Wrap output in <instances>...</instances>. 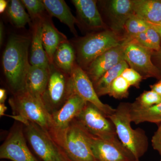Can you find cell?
I'll return each instance as SVG.
<instances>
[{"label": "cell", "instance_id": "484cf974", "mask_svg": "<svg viewBox=\"0 0 161 161\" xmlns=\"http://www.w3.org/2000/svg\"><path fill=\"white\" fill-rule=\"evenodd\" d=\"M150 26L149 23L134 14L125 24L124 30L125 35L124 37V41L129 42L136 35L147 31Z\"/></svg>", "mask_w": 161, "mask_h": 161}, {"label": "cell", "instance_id": "9c48e42d", "mask_svg": "<svg viewBox=\"0 0 161 161\" xmlns=\"http://www.w3.org/2000/svg\"><path fill=\"white\" fill-rule=\"evenodd\" d=\"M23 125L12 127L0 147V158L10 161H39L32 153L26 143Z\"/></svg>", "mask_w": 161, "mask_h": 161}, {"label": "cell", "instance_id": "4fadbf2b", "mask_svg": "<svg viewBox=\"0 0 161 161\" xmlns=\"http://www.w3.org/2000/svg\"><path fill=\"white\" fill-rule=\"evenodd\" d=\"M125 47L123 41L120 45L105 52L90 64L85 71L93 84L105 73L125 60Z\"/></svg>", "mask_w": 161, "mask_h": 161}, {"label": "cell", "instance_id": "ffe728a7", "mask_svg": "<svg viewBox=\"0 0 161 161\" xmlns=\"http://www.w3.org/2000/svg\"><path fill=\"white\" fill-rule=\"evenodd\" d=\"M46 11L50 16L54 17L65 24L70 31L77 36L75 25H79L77 18L72 14L69 7L64 0H43Z\"/></svg>", "mask_w": 161, "mask_h": 161}, {"label": "cell", "instance_id": "e0dca14e", "mask_svg": "<svg viewBox=\"0 0 161 161\" xmlns=\"http://www.w3.org/2000/svg\"><path fill=\"white\" fill-rule=\"evenodd\" d=\"M107 12L112 30L118 32L124 29L129 18L134 14L132 0H112L108 2Z\"/></svg>", "mask_w": 161, "mask_h": 161}, {"label": "cell", "instance_id": "f1b7e54d", "mask_svg": "<svg viewBox=\"0 0 161 161\" xmlns=\"http://www.w3.org/2000/svg\"><path fill=\"white\" fill-rule=\"evenodd\" d=\"M23 6L27 9L32 21L43 17L46 10L43 1L41 0H22Z\"/></svg>", "mask_w": 161, "mask_h": 161}, {"label": "cell", "instance_id": "60d3db41", "mask_svg": "<svg viewBox=\"0 0 161 161\" xmlns=\"http://www.w3.org/2000/svg\"><path fill=\"white\" fill-rule=\"evenodd\" d=\"M1 161H10L9 160H2Z\"/></svg>", "mask_w": 161, "mask_h": 161}, {"label": "cell", "instance_id": "44dd1931", "mask_svg": "<svg viewBox=\"0 0 161 161\" xmlns=\"http://www.w3.org/2000/svg\"><path fill=\"white\" fill-rule=\"evenodd\" d=\"M134 14L149 24L161 21V1L132 0Z\"/></svg>", "mask_w": 161, "mask_h": 161}, {"label": "cell", "instance_id": "f35d334b", "mask_svg": "<svg viewBox=\"0 0 161 161\" xmlns=\"http://www.w3.org/2000/svg\"><path fill=\"white\" fill-rule=\"evenodd\" d=\"M3 23H1L0 26V43L1 45L3 44Z\"/></svg>", "mask_w": 161, "mask_h": 161}, {"label": "cell", "instance_id": "e575fe53", "mask_svg": "<svg viewBox=\"0 0 161 161\" xmlns=\"http://www.w3.org/2000/svg\"><path fill=\"white\" fill-rule=\"evenodd\" d=\"M9 2L6 0H1L0 1V13H3L6 9H7L9 5Z\"/></svg>", "mask_w": 161, "mask_h": 161}, {"label": "cell", "instance_id": "d590c367", "mask_svg": "<svg viewBox=\"0 0 161 161\" xmlns=\"http://www.w3.org/2000/svg\"><path fill=\"white\" fill-rule=\"evenodd\" d=\"M7 98L6 90L3 88L0 89V103H5Z\"/></svg>", "mask_w": 161, "mask_h": 161}, {"label": "cell", "instance_id": "4dcf8cb0", "mask_svg": "<svg viewBox=\"0 0 161 161\" xmlns=\"http://www.w3.org/2000/svg\"><path fill=\"white\" fill-rule=\"evenodd\" d=\"M146 32L152 45L153 50L155 52L159 51L161 49V40L158 33L150 26Z\"/></svg>", "mask_w": 161, "mask_h": 161}, {"label": "cell", "instance_id": "f546056e", "mask_svg": "<svg viewBox=\"0 0 161 161\" xmlns=\"http://www.w3.org/2000/svg\"><path fill=\"white\" fill-rule=\"evenodd\" d=\"M121 76L128 81L130 86L139 88L140 85L142 80V76L137 71L131 68H127L122 73Z\"/></svg>", "mask_w": 161, "mask_h": 161}, {"label": "cell", "instance_id": "277c9868", "mask_svg": "<svg viewBox=\"0 0 161 161\" xmlns=\"http://www.w3.org/2000/svg\"><path fill=\"white\" fill-rule=\"evenodd\" d=\"M124 38L116 32L105 30L90 34L78 40L74 45L76 63L85 71L93 60L105 52L123 43Z\"/></svg>", "mask_w": 161, "mask_h": 161}, {"label": "cell", "instance_id": "836d02e7", "mask_svg": "<svg viewBox=\"0 0 161 161\" xmlns=\"http://www.w3.org/2000/svg\"><path fill=\"white\" fill-rule=\"evenodd\" d=\"M151 90L156 92L161 97V79L156 83L150 86Z\"/></svg>", "mask_w": 161, "mask_h": 161}, {"label": "cell", "instance_id": "74e56055", "mask_svg": "<svg viewBox=\"0 0 161 161\" xmlns=\"http://www.w3.org/2000/svg\"><path fill=\"white\" fill-rule=\"evenodd\" d=\"M7 108L5 105V103H0V116L1 117L5 115V112H6Z\"/></svg>", "mask_w": 161, "mask_h": 161}, {"label": "cell", "instance_id": "4316f807", "mask_svg": "<svg viewBox=\"0 0 161 161\" xmlns=\"http://www.w3.org/2000/svg\"><path fill=\"white\" fill-rule=\"evenodd\" d=\"M130 87L128 81L120 75L111 84L108 95L117 99L128 98Z\"/></svg>", "mask_w": 161, "mask_h": 161}, {"label": "cell", "instance_id": "6da1fadb", "mask_svg": "<svg viewBox=\"0 0 161 161\" xmlns=\"http://www.w3.org/2000/svg\"><path fill=\"white\" fill-rule=\"evenodd\" d=\"M31 38L23 35L9 36L3 56L4 75L13 95L25 91L27 73L31 66L29 50Z\"/></svg>", "mask_w": 161, "mask_h": 161}, {"label": "cell", "instance_id": "8992f818", "mask_svg": "<svg viewBox=\"0 0 161 161\" xmlns=\"http://www.w3.org/2000/svg\"><path fill=\"white\" fill-rule=\"evenodd\" d=\"M23 124L24 134L30 146L43 161H70L51 136L33 123L27 120Z\"/></svg>", "mask_w": 161, "mask_h": 161}, {"label": "cell", "instance_id": "cb8c5ba5", "mask_svg": "<svg viewBox=\"0 0 161 161\" xmlns=\"http://www.w3.org/2000/svg\"><path fill=\"white\" fill-rule=\"evenodd\" d=\"M130 111L132 122L136 125L144 122L161 123V103L146 108H134L130 103Z\"/></svg>", "mask_w": 161, "mask_h": 161}, {"label": "cell", "instance_id": "7bdbcfd3", "mask_svg": "<svg viewBox=\"0 0 161 161\" xmlns=\"http://www.w3.org/2000/svg\"></svg>", "mask_w": 161, "mask_h": 161}, {"label": "cell", "instance_id": "8fae6325", "mask_svg": "<svg viewBox=\"0 0 161 161\" xmlns=\"http://www.w3.org/2000/svg\"><path fill=\"white\" fill-rule=\"evenodd\" d=\"M70 77L74 93L80 96L86 102L97 107L108 117L114 113L115 108L103 103L100 100L95 92L94 84L86 72L77 63L73 69Z\"/></svg>", "mask_w": 161, "mask_h": 161}, {"label": "cell", "instance_id": "ab89813d", "mask_svg": "<svg viewBox=\"0 0 161 161\" xmlns=\"http://www.w3.org/2000/svg\"><path fill=\"white\" fill-rule=\"evenodd\" d=\"M156 53V56L157 57L158 60L159 62V63L161 64V49L158 52H155ZM161 79V72H160V80Z\"/></svg>", "mask_w": 161, "mask_h": 161}, {"label": "cell", "instance_id": "1f68e13d", "mask_svg": "<svg viewBox=\"0 0 161 161\" xmlns=\"http://www.w3.org/2000/svg\"><path fill=\"white\" fill-rule=\"evenodd\" d=\"M134 41L141 46L153 50L152 45L149 40V38L147 37L146 32L136 35L135 37L132 38V40H130V41Z\"/></svg>", "mask_w": 161, "mask_h": 161}, {"label": "cell", "instance_id": "30bf717a", "mask_svg": "<svg viewBox=\"0 0 161 161\" xmlns=\"http://www.w3.org/2000/svg\"><path fill=\"white\" fill-rule=\"evenodd\" d=\"M125 43V60L131 68L139 73L143 78H156L160 79V72L153 63L152 50L141 46L133 41Z\"/></svg>", "mask_w": 161, "mask_h": 161}, {"label": "cell", "instance_id": "d6986e66", "mask_svg": "<svg viewBox=\"0 0 161 161\" xmlns=\"http://www.w3.org/2000/svg\"><path fill=\"white\" fill-rule=\"evenodd\" d=\"M49 74V66L43 67L31 65L26 77L25 91L42 101L41 99L46 90Z\"/></svg>", "mask_w": 161, "mask_h": 161}, {"label": "cell", "instance_id": "ba28073f", "mask_svg": "<svg viewBox=\"0 0 161 161\" xmlns=\"http://www.w3.org/2000/svg\"><path fill=\"white\" fill-rule=\"evenodd\" d=\"M76 120L95 137L108 138L117 136L114 124L97 107L87 103Z\"/></svg>", "mask_w": 161, "mask_h": 161}, {"label": "cell", "instance_id": "7402d4cb", "mask_svg": "<svg viewBox=\"0 0 161 161\" xmlns=\"http://www.w3.org/2000/svg\"><path fill=\"white\" fill-rule=\"evenodd\" d=\"M53 63L60 70L70 75L77 63L75 47L68 40L58 47L54 55Z\"/></svg>", "mask_w": 161, "mask_h": 161}, {"label": "cell", "instance_id": "7c38bea8", "mask_svg": "<svg viewBox=\"0 0 161 161\" xmlns=\"http://www.w3.org/2000/svg\"><path fill=\"white\" fill-rule=\"evenodd\" d=\"M92 150L95 161H136L135 157L116 137L93 136Z\"/></svg>", "mask_w": 161, "mask_h": 161}, {"label": "cell", "instance_id": "d6a6232c", "mask_svg": "<svg viewBox=\"0 0 161 161\" xmlns=\"http://www.w3.org/2000/svg\"><path fill=\"white\" fill-rule=\"evenodd\" d=\"M151 143L153 148L158 151L161 158V123L152 136Z\"/></svg>", "mask_w": 161, "mask_h": 161}, {"label": "cell", "instance_id": "b9f144b4", "mask_svg": "<svg viewBox=\"0 0 161 161\" xmlns=\"http://www.w3.org/2000/svg\"><path fill=\"white\" fill-rule=\"evenodd\" d=\"M160 161H161V160H160Z\"/></svg>", "mask_w": 161, "mask_h": 161}, {"label": "cell", "instance_id": "ac0fdd59", "mask_svg": "<svg viewBox=\"0 0 161 161\" xmlns=\"http://www.w3.org/2000/svg\"><path fill=\"white\" fill-rule=\"evenodd\" d=\"M41 18L33 20L31 23L32 33L30 47L29 61L32 66L47 67L49 66L50 63L42 42Z\"/></svg>", "mask_w": 161, "mask_h": 161}, {"label": "cell", "instance_id": "603a6c76", "mask_svg": "<svg viewBox=\"0 0 161 161\" xmlns=\"http://www.w3.org/2000/svg\"><path fill=\"white\" fill-rule=\"evenodd\" d=\"M129 65L125 60H122L102 76L94 84L95 92L98 97L108 95L111 84L115 78L121 75L122 73Z\"/></svg>", "mask_w": 161, "mask_h": 161}, {"label": "cell", "instance_id": "8d00e7d4", "mask_svg": "<svg viewBox=\"0 0 161 161\" xmlns=\"http://www.w3.org/2000/svg\"><path fill=\"white\" fill-rule=\"evenodd\" d=\"M150 26H152L153 28L158 33L160 36L161 40V21L159 23H157V24H149Z\"/></svg>", "mask_w": 161, "mask_h": 161}, {"label": "cell", "instance_id": "7a4b0ae2", "mask_svg": "<svg viewBox=\"0 0 161 161\" xmlns=\"http://www.w3.org/2000/svg\"><path fill=\"white\" fill-rule=\"evenodd\" d=\"M108 118L114 124L117 137L121 142L136 160H139L148 150V137L142 129L134 130L131 126L130 103L119 104L114 113Z\"/></svg>", "mask_w": 161, "mask_h": 161}, {"label": "cell", "instance_id": "5b68a950", "mask_svg": "<svg viewBox=\"0 0 161 161\" xmlns=\"http://www.w3.org/2000/svg\"><path fill=\"white\" fill-rule=\"evenodd\" d=\"M9 104L13 112V118L19 122L27 120L33 123L52 135L53 128L51 115L42 101L24 91L13 95L9 99Z\"/></svg>", "mask_w": 161, "mask_h": 161}, {"label": "cell", "instance_id": "52a82bcc", "mask_svg": "<svg viewBox=\"0 0 161 161\" xmlns=\"http://www.w3.org/2000/svg\"><path fill=\"white\" fill-rule=\"evenodd\" d=\"M49 79L42 96V103L51 115L57 112L74 94L70 75L50 64Z\"/></svg>", "mask_w": 161, "mask_h": 161}, {"label": "cell", "instance_id": "2e32d148", "mask_svg": "<svg viewBox=\"0 0 161 161\" xmlns=\"http://www.w3.org/2000/svg\"><path fill=\"white\" fill-rule=\"evenodd\" d=\"M50 16L44 14L41 18L42 39L43 48L50 64H52L57 48L61 43L67 40V38L56 28Z\"/></svg>", "mask_w": 161, "mask_h": 161}, {"label": "cell", "instance_id": "d4e9b609", "mask_svg": "<svg viewBox=\"0 0 161 161\" xmlns=\"http://www.w3.org/2000/svg\"><path fill=\"white\" fill-rule=\"evenodd\" d=\"M7 14L11 23L17 28H23L27 23H32L30 16L26 13L25 7L21 1H9Z\"/></svg>", "mask_w": 161, "mask_h": 161}, {"label": "cell", "instance_id": "83f0119b", "mask_svg": "<svg viewBox=\"0 0 161 161\" xmlns=\"http://www.w3.org/2000/svg\"><path fill=\"white\" fill-rule=\"evenodd\" d=\"M161 103V96L156 92L151 90L143 92L135 101L133 103H131V104L134 108H146Z\"/></svg>", "mask_w": 161, "mask_h": 161}, {"label": "cell", "instance_id": "9a60e30c", "mask_svg": "<svg viewBox=\"0 0 161 161\" xmlns=\"http://www.w3.org/2000/svg\"><path fill=\"white\" fill-rule=\"evenodd\" d=\"M76 8L79 25L82 23L88 29L96 30L104 28V23L95 0H73Z\"/></svg>", "mask_w": 161, "mask_h": 161}, {"label": "cell", "instance_id": "5bb4252c", "mask_svg": "<svg viewBox=\"0 0 161 161\" xmlns=\"http://www.w3.org/2000/svg\"><path fill=\"white\" fill-rule=\"evenodd\" d=\"M87 102L74 93L63 106L51 115L53 132L51 136L65 130L78 117Z\"/></svg>", "mask_w": 161, "mask_h": 161}, {"label": "cell", "instance_id": "3957f363", "mask_svg": "<svg viewBox=\"0 0 161 161\" xmlns=\"http://www.w3.org/2000/svg\"><path fill=\"white\" fill-rule=\"evenodd\" d=\"M52 138L70 161H95L92 150L93 136L75 119Z\"/></svg>", "mask_w": 161, "mask_h": 161}]
</instances>
